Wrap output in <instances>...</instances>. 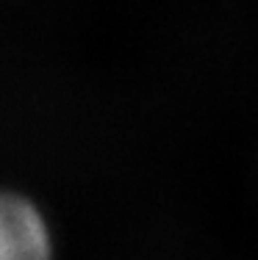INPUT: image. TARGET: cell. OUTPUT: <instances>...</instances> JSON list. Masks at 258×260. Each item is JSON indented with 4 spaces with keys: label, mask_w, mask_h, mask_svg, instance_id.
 I'll return each mask as SVG.
<instances>
[{
    "label": "cell",
    "mask_w": 258,
    "mask_h": 260,
    "mask_svg": "<svg viewBox=\"0 0 258 260\" xmlns=\"http://www.w3.org/2000/svg\"><path fill=\"white\" fill-rule=\"evenodd\" d=\"M0 260H50L39 210L14 194H0Z\"/></svg>",
    "instance_id": "6da1fadb"
}]
</instances>
